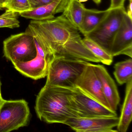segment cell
<instances>
[{"label": "cell", "mask_w": 132, "mask_h": 132, "mask_svg": "<svg viewBox=\"0 0 132 132\" xmlns=\"http://www.w3.org/2000/svg\"><path fill=\"white\" fill-rule=\"evenodd\" d=\"M125 1L126 0H111L110 6L109 9L112 10L123 7Z\"/></svg>", "instance_id": "obj_22"}, {"label": "cell", "mask_w": 132, "mask_h": 132, "mask_svg": "<svg viewBox=\"0 0 132 132\" xmlns=\"http://www.w3.org/2000/svg\"><path fill=\"white\" fill-rule=\"evenodd\" d=\"M30 112L24 100H4L0 109V132H8L26 126Z\"/></svg>", "instance_id": "obj_5"}, {"label": "cell", "mask_w": 132, "mask_h": 132, "mask_svg": "<svg viewBox=\"0 0 132 132\" xmlns=\"http://www.w3.org/2000/svg\"><path fill=\"white\" fill-rule=\"evenodd\" d=\"M110 11V9L109 8L105 10H98L86 8L79 32L84 37L86 36L101 23Z\"/></svg>", "instance_id": "obj_14"}, {"label": "cell", "mask_w": 132, "mask_h": 132, "mask_svg": "<svg viewBox=\"0 0 132 132\" xmlns=\"http://www.w3.org/2000/svg\"><path fill=\"white\" fill-rule=\"evenodd\" d=\"M85 9L84 4L79 0H66L62 13L79 31L83 21Z\"/></svg>", "instance_id": "obj_16"}, {"label": "cell", "mask_w": 132, "mask_h": 132, "mask_svg": "<svg viewBox=\"0 0 132 132\" xmlns=\"http://www.w3.org/2000/svg\"><path fill=\"white\" fill-rule=\"evenodd\" d=\"M17 13L7 10L0 15V28H16L19 27L20 23L18 19Z\"/></svg>", "instance_id": "obj_19"}, {"label": "cell", "mask_w": 132, "mask_h": 132, "mask_svg": "<svg viewBox=\"0 0 132 132\" xmlns=\"http://www.w3.org/2000/svg\"><path fill=\"white\" fill-rule=\"evenodd\" d=\"M126 84L125 98L117 126V132H126L132 120V79Z\"/></svg>", "instance_id": "obj_15"}, {"label": "cell", "mask_w": 132, "mask_h": 132, "mask_svg": "<svg viewBox=\"0 0 132 132\" xmlns=\"http://www.w3.org/2000/svg\"><path fill=\"white\" fill-rule=\"evenodd\" d=\"M75 87L110 109L103 95L102 83L95 71L93 64L89 63L85 66L76 79Z\"/></svg>", "instance_id": "obj_10"}, {"label": "cell", "mask_w": 132, "mask_h": 132, "mask_svg": "<svg viewBox=\"0 0 132 132\" xmlns=\"http://www.w3.org/2000/svg\"><path fill=\"white\" fill-rule=\"evenodd\" d=\"M4 101V100L3 99L2 95L0 94V109L1 108V106H2Z\"/></svg>", "instance_id": "obj_25"}, {"label": "cell", "mask_w": 132, "mask_h": 132, "mask_svg": "<svg viewBox=\"0 0 132 132\" xmlns=\"http://www.w3.org/2000/svg\"><path fill=\"white\" fill-rule=\"evenodd\" d=\"M119 117L116 116L72 117L64 124L76 132H117L113 129L117 126Z\"/></svg>", "instance_id": "obj_9"}, {"label": "cell", "mask_w": 132, "mask_h": 132, "mask_svg": "<svg viewBox=\"0 0 132 132\" xmlns=\"http://www.w3.org/2000/svg\"><path fill=\"white\" fill-rule=\"evenodd\" d=\"M110 54L113 57L125 55L132 57V19L126 13L112 45Z\"/></svg>", "instance_id": "obj_11"}, {"label": "cell", "mask_w": 132, "mask_h": 132, "mask_svg": "<svg viewBox=\"0 0 132 132\" xmlns=\"http://www.w3.org/2000/svg\"><path fill=\"white\" fill-rule=\"evenodd\" d=\"M31 35L34 38L37 49L36 57L29 61L13 64L15 68L24 75L37 80L47 76L49 66L55 55L37 37Z\"/></svg>", "instance_id": "obj_4"}, {"label": "cell", "mask_w": 132, "mask_h": 132, "mask_svg": "<svg viewBox=\"0 0 132 132\" xmlns=\"http://www.w3.org/2000/svg\"><path fill=\"white\" fill-rule=\"evenodd\" d=\"M82 42L86 48L104 64L110 65L113 60V57L101 46L86 37L82 38Z\"/></svg>", "instance_id": "obj_18"}, {"label": "cell", "mask_w": 132, "mask_h": 132, "mask_svg": "<svg viewBox=\"0 0 132 132\" xmlns=\"http://www.w3.org/2000/svg\"><path fill=\"white\" fill-rule=\"evenodd\" d=\"M33 9L52 3L55 0H28Z\"/></svg>", "instance_id": "obj_21"}, {"label": "cell", "mask_w": 132, "mask_h": 132, "mask_svg": "<svg viewBox=\"0 0 132 132\" xmlns=\"http://www.w3.org/2000/svg\"><path fill=\"white\" fill-rule=\"evenodd\" d=\"M127 16L132 19V1L129 2V4L127 7V11H126Z\"/></svg>", "instance_id": "obj_23"}, {"label": "cell", "mask_w": 132, "mask_h": 132, "mask_svg": "<svg viewBox=\"0 0 132 132\" xmlns=\"http://www.w3.org/2000/svg\"><path fill=\"white\" fill-rule=\"evenodd\" d=\"M114 76L120 85L127 83L132 79V60L131 58L117 62L114 66Z\"/></svg>", "instance_id": "obj_17"}, {"label": "cell", "mask_w": 132, "mask_h": 132, "mask_svg": "<svg viewBox=\"0 0 132 132\" xmlns=\"http://www.w3.org/2000/svg\"><path fill=\"white\" fill-rule=\"evenodd\" d=\"M1 82L0 80V94L1 95Z\"/></svg>", "instance_id": "obj_28"}, {"label": "cell", "mask_w": 132, "mask_h": 132, "mask_svg": "<svg viewBox=\"0 0 132 132\" xmlns=\"http://www.w3.org/2000/svg\"><path fill=\"white\" fill-rule=\"evenodd\" d=\"M69 100L77 117L117 116L116 112L108 109L76 87L71 89Z\"/></svg>", "instance_id": "obj_8"}, {"label": "cell", "mask_w": 132, "mask_h": 132, "mask_svg": "<svg viewBox=\"0 0 132 132\" xmlns=\"http://www.w3.org/2000/svg\"><path fill=\"white\" fill-rule=\"evenodd\" d=\"M126 13L124 7L110 10L101 23L84 37L91 39L110 54L113 40Z\"/></svg>", "instance_id": "obj_6"}, {"label": "cell", "mask_w": 132, "mask_h": 132, "mask_svg": "<svg viewBox=\"0 0 132 132\" xmlns=\"http://www.w3.org/2000/svg\"><path fill=\"white\" fill-rule=\"evenodd\" d=\"M130 1H132V0H129V2H130Z\"/></svg>", "instance_id": "obj_29"}, {"label": "cell", "mask_w": 132, "mask_h": 132, "mask_svg": "<svg viewBox=\"0 0 132 132\" xmlns=\"http://www.w3.org/2000/svg\"><path fill=\"white\" fill-rule=\"evenodd\" d=\"M28 29L48 47L56 56L100 62L85 46L79 30L62 14L45 20H31Z\"/></svg>", "instance_id": "obj_1"}, {"label": "cell", "mask_w": 132, "mask_h": 132, "mask_svg": "<svg viewBox=\"0 0 132 132\" xmlns=\"http://www.w3.org/2000/svg\"><path fill=\"white\" fill-rule=\"evenodd\" d=\"M96 4H99L101 3L102 0H92Z\"/></svg>", "instance_id": "obj_26"}, {"label": "cell", "mask_w": 132, "mask_h": 132, "mask_svg": "<svg viewBox=\"0 0 132 132\" xmlns=\"http://www.w3.org/2000/svg\"><path fill=\"white\" fill-rule=\"evenodd\" d=\"M89 62L81 59L56 56L49 66L45 85L72 89Z\"/></svg>", "instance_id": "obj_3"}, {"label": "cell", "mask_w": 132, "mask_h": 132, "mask_svg": "<svg viewBox=\"0 0 132 132\" xmlns=\"http://www.w3.org/2000/svg\"><path fill=\"white\" fill-rule=\"evenodd\" d=\"M93 66L101 81L103 95L110 109L116 112L120 98L115 81L103 65L93 64Z\"/></svg>", "instance_id": "obj_12"}, {"label": "cell", "mask_w": 132, "mask_h": 132, "mask_svg": "<svg viewBox=\"0 0 132 132\" xmlns=\"http://www.w3.org/2000/svg\"><path fill=\"white\" fill-rule=\"evenodd\" d=\"M71 89L45 85L37 96L35 110L40 120L49 123L64 124L77 117L69 100Z\"/></svg>", "instance_id": "obj_2"}, {"label": "cell", "mask_w": 132, "mask_h": 132, "mask_svg": "<svg viewBox=\"0 0 132 132\" xmlns=\"http://www.w3.org/2000/svg\"><path fill=\"white\" fill-rule=\"evenodd\" d=\"M5 8L19 14L33 10L28 0H8Z\"/></svg>", "instance_id": "obj_20"}, {"label": "cell", "mask_w": 132, "mask_h": 132, "mask_svg": "<svg viewBox=\"0 0 132 132\" xmlns=\"http://www.w3.org/2000/svg\"><path fill=\"white\" fill-rule=\"evenodd\" d=\"M66 0H55L52 3L19 14L21 17L40 21L52 19L55 14L62 13Z\"/></svg>", "instance_id": "obj_13"}, {"label": "cell", "mask_w": 132, "mask_h": 132, "mask_svg": "<svg viewBox=\"0 0 132 132\" xmlns=\"http://www.w3.org/2000/svg\"><path fill=\"white\" fill-rule=\"evenodd\" d=\"M4 55L13 64L27 62L34 59L37 49L33 35L25 31L12 35L3 42Z\"/></svg>", "instance_id": "obj_7"}, {"label": "cell", "mask_w": 132, "mask_h": 132, "mask_svg": "<svg viewBox=\"0 0 132 132\" xmlns=\"http://www.w3.org/2000/svg\"><path fill=\"white\" fill-rule=\"evenodd\" d=\"M79 2L82 3H83V2H86V1H88V0H79Z\"/></svg>", "instance_id": "obj_27"}, {"label": "cell", "mask_w": 132, "mask_h": 132, "mask_svg": "<svg viewBox=\"0 0 132 132\" xmlns=\"http://www.w3.org/2000/svg\"><path fill=\"white\" fill-rule=\"evenodd\" d=\"M8 0H0V10L5 8V5Z\"/></svg>", "instance_id": "obj_24"}]
</instances>
